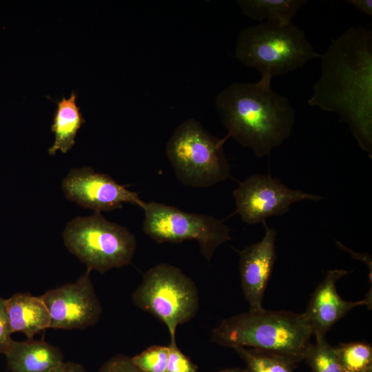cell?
Segmentation results:
<instances>
[{
  "instance_id": "obj_1",
  "label": "cell",
  "mask_w": 372,
  "mask_h": 372,
  "mask_svg": "<svg viewBox=\"0 0 372 372\" xmlns=\"http://www.w3.org/2000/svg\"><path fill=\"white\" fill-rule=\"evenodd\" d=\"M321 75L308 103L335 112L372 157V32L352 26L320 54Z\"/></svg>"
},
{
  "instance_id": "obj_2",
  "label": "cell",
  "mask_w": 372,
  "mask_h": 372,
  "mask_svg": "<svg viewBox=\"0 0 372 372\" xmlns=\"http://www.w3.org/2000/svg\"><path fill=\"white\" fill-rule=\"evenodd\" d=\"M271 78L256 83H233L216 96V108L227 136L258 157L269 154L291 134L295 110L271 87Z\"/></svg>"
},
{
  "instance_id": "obj_3",
  "label": "cell",
  "mask_w": 372,
  "mask_h": 372,
  "mask_svg": "<svg viewBox=\"0 0 372 372\" xmlns=\"http://www.w3.org/2000/svg\"><path fill=\"white\" fill-rule=\"evenodd\" d=\"M312 335L302 313L263 309L224 319L211 338L223 347L255 349L296 364L304 360Z\"/></svg>"
},
{
  "instance_id": "obj_4",
  "label": "cell",
  "mask_w": 372,
  "mask_h": 372,
  "mask_svg": "<svg viewBox=\"0 0 372 372\" xmlns=\"http://www.w3.org/2000/svg\"><path fill=\"white\" fill-rule=\"evenodd\" d=\"M304 30L292 22L265 21L240 32L235 56L262 76L282 75L319 58Z\"/></svg>"
},
{
  "instance_id": "obj_5",
  "label": "cell",
  "mask_w": 372,
  "mask_h": 372,
  "mask_svg": "<svg viewBox=\"0 0 372 372\" xmlns=\"http://www.w3.org/2000/svg\"><path fill=\"white\" fill-rule=\"evenodd\" d=\"M219 138L189 118L174 131L166 145V155L176 178L192 187H209L231 177L230 165Z\"/></svg>"
},
{
  "instance_id": "obj_6",
  "label": "cell",
  "mask_w": 372,
  "mask_h": 372,
  "mask_svg": "<svg viewBox=\"0 0 372 372\" xmlns=\"http://www.w3.org/2000/svg\"><path fill=\"white\" fill-rule=\"evenodd\" d=\"M63 239L68 249L86 265L87 271L101 273L130 264L136 247L132 233L98 211L72 219L63 230Z\"/></svg>"
},
{
  "instance_id": "obj_7",
  "label": "cell",
  "mask_w": 372,
  "mask_h": 372,
  "mask_svg": "<svg viewBox=\"0 0 372 372\" xmlns=\"http://www.w3.org/2000/svg\"><path fill=\"white\" fill-rule=\"evenodd\" d=\"M136 306L167 327L170 342H176L178 325L188 322L198 308V293L193 280L178 267L160 263L147 271L132 295Z\"/></svg>"
},
{
  "instance_id": "obj_8",
  "label": "cell",
  "mask_w": 372,
  "mask_h": 372,
  "mask_svg": "<svg viewBox=\"0 0 372 372\" xmlns=\"http://www.w3.org/2000/svg\"><path fill=\"white\" fill-rule=\"evenodd\" d=\"M143 231L158 243L194 240L202 255L209 261L216 249L231 239L230 229L215 217L183 211L155 201L144 202Z\"/></svg>"
},
{
  "instance_id": "obj_9",
  "label": "cell",
  "mask_w": 372,
  "mask_h": 372,
  "mask_svg": "<svg viewBox=\"0 0 372 372\" xmlns=\"http://www.w3.org/2000/svg\"><path fill=\"white\" fill-rule=\"evenodd\" d=\"M233 196L235 214L247 224L263 223L270 216H281L293 203L301 200L319 201L324 198L293 189L270 175L253 174L239 183Z\"/></svg>"
},
{
  "instance_id": "obj_10",
  "label": "cell",
  "mask_w": 372,
  "mask_h": 372,
  "mask_svg": "<svg viewBox=\"0 0 372 372\" xmlns=\"http://www.w3.org/2000/svg\"><path fill=\"white\" fill-rule=\"evenodd\" d=\"M61 186L68 200L94 211L120 209L123 203L140 207L144 204L137 193L90 167L72 169L63 179Z\"/></svg>"
},
{
  "instance_id": "obj_11",
  "label": "cell",
  "mask_w": 372,
  "mask_h": 372,
  "mask_svg": "<svg viewBox=\"0 0 372 372\" xmlns=\"http://www.w3.org/2000/svg\"><path fill=\"white\" fill-rule=\"evenodd\" d=\"M90 272L40 296L50 313V328L84 329L97 322L102 309Z\"/></svg>"
},
{
  "instance_id": "obj_12",
  "label": "cell",
  "mask_w": 372,
  "mask_h": 372,
  "mask_svg": "<svg viewBox=\"0 0 372 372\" xmlns=\"http://www.w3.org/2000/svg\"><path fill=\"white\" fill-rule=\"evenodd\" d=\"M265 232L261 240L239 252V271L245 300L251 311H261L262 299L276 259V230L263 223Z\"/></svg>"
},
{
  "instance_id": "obj_13",
  "label": "cell",
  "mask_w": 372,
  "mask_h": 372,
  "mask_svg": "<svg viewBox=\"0 0 372 372\" xmlns=\"http://www.w3.org/2000/svg\"><path fill=\"white\" fill-rule=\"evenodd\" d=\"M348 273L344 269L329 270L314 290L306 311L302 316L310 327L313 335L325 336L327 332L353 308L371 307V291L364 299L356 302L343 300L336 289V282Z\"/></svg>"
},
{
  "instance_id": "obj_14",
  "label": "cell",
  "mask_w": 372,
  "mask_h": 372,
  "mask_svg": "<svg viewBox=\"0 0 372 372\" xmlns=\"http://www.w3.org/2000/svg\"><path fill=\"white\" fill-rule=\"evenodd\" d=\"M10 372H53L63 362L61 351L43 340L13 342L5 354Z\"/></svg>"
},
{
  "instance_id": "obj_15",
  "label": "cell",
  "mask_w": 372,
  "mask_h": 372,
  "mask_svg": "<svg viewBox=\"0 0 372 372\" xmlns=\"http://www.w3.org/2000/svg\"><path fill=\"white\" fill-rule=\"evenodd\" d=\"M12 333L21 332L28 339L50 328V316L40 296L17 293L6 300Z\"/></svg>"
},
{
  "instance_id": "obj_16",
  "label": "cell",
  "mask_w": 372,
  "mask_h": 372,
  "mask_svg": "<svg viewBox=\"0 0 372 372\" xmlns=\"http://www.w3.org/2000/svg\"><path fill=\"white\" fill-rule=\"evenodd\" d=\"M76 93L72 92L69 98L62 97L57 101L51 130L54 134V141L48 149L53 156L58 151L65 154L75 144V138L85 121L76 104Z\"/></svg>"
},
{
  "instance_id": "obj_17",
  "label": "cell",
  "mask_w": 372,
  "mask_h": 372,
  "mask_svg": "<svg viewBox=\"0 0 372 372\" xmlns=\"http://www.w3.org/2000/svg\"><path fill=\"white\" fill-rule=\"evenodd\" d=\"M308 2L307 0H238L243 14L260 23L276 21L291 23L300 8Z\"/></svg>"
},
{
  "instance_id": "obj_18",
  "label": "cell",
  "mask_w": 372,
  "mask_h": 372,
  "mask_svg": "<svg viewBox=\"0 0 372 372\" xmlns=\"http://www.w3.org/2000/svg\"><path fill=\"white\" fill-rule=\"evenodd\" d=\"M341 372H372V347L364 342L340 343L334 347Z\"/></svg>"
},
{
  "instance_id": "obj_19",
  "label": "cell",
  "mask_w": 372,
  "mask_h": 372,
  "mask_svg": "<svg viewBox=\"0 0 372 372\" xmlns=\"http://www.w3.org/2000/svg\"><path fill=\"white\" fill-rule=\"evenodd\" d=\"M234 349L245 362L248 372H294L296 364L279 355L247 347Z\"/></svg>"
},
{
  "instance_id": "obj_20",
  "label": "cell",
  "mask_w": 372,
  "mask_h": 372,
  "mask_svg": "<svg viewBox=\"0 0 372 372\" xmlns=\"http://www.w3.org/2000/svg\"><path fill=\"white\" fill-rule=\"evenodd\" d=\"M303 360L311 372H341L335 348L328 343L325 336L316 337L315 343L310 344Z\"/></svg>"
},
{
  "instance_id": "obj_21",
  "label": "cell",
  "mask_w": 372,
  "mask_h": 372,
  "mask_svg": "<svg viewBox=\"0 0 372 372\" xmlns=\"http://www.w3.org/2000/svg\"><path fill=\"white\" fill-rule=\"evenodd\" d=\"M168 355V346L154 345L131 359L143 372H165Z\"/></svg>"
},
{
  "instance_id": "obj_22",
  "label": "cell",
  "mask_w": 372,
  "mask_h": 372,
  "mask_svg": "<svg viewBox=\"0 0 372 372\" xmlns=\"http://www.w3.org/2000/svg\"><path fill=\"white\" fill-rule=\"evenodd\" d=\"M169 355L165 372H198V367L178 347L176 342L169 344Z\"/></svg>"
},
{
  "instance_id": "obj_23",
  "label": "cell",
  "mask_w": 372,
  "mask_h": 372,
  "mask_svg": "<svg viewBox=\"0 0 372 372\" xmlns=\"http://www.w3.org/2000/svg\"><path fill=\"white\" fill-rule=\"evenodd\" d=\"M12 333L6 300L0 298V353L6 354L10 349Z\"/></svg>"
},
{
  "instance_id": "obj_24",
  "label": "cell",
  "mask_w": 372,
  "mask_h": 372,
  "mask_svg": "<svg viewBox=\"0 0 372 372\" xmlns=\"http://www.w3.org/2000/svg\"><path fill=\"white\" fill-rule=\"evenodd\" d=\"M98 372H143L131 358L118 354L105 362Z\"/></svg>"
},
{
  "instance_id": "obj_25",
  "label": "cell",
  "mask_w": 372,
  "mask_h": 372,
  "mask_svg": "<svg viewBox=\"0 0 372 372\" xmlns=\"http://www.w3.org/2000/svg\"><path fill=\"white\" fill-rule=\"evenodd\" d=\"M347 3L352 6L355 9L368 16H372L371 0H347Z\"/></svg>"
},
{
  "instance_id": "obj_26",
  "label": "cell",
  "mask_w": 372,
  "mask_h": 372,
  "mask_svg": "<svg viewBox=\"0 0 372 372\" xmlns=\"http://www.w3.org/2000/svg\"><path fill=\"white\" fill-rule=\"evenodd\" d=\"M53 372H87L83 366L71 362L61 363Z\"/></svg>"
},
{
  "instance_id": "obj_27",
  "label": "cell",
  "mask_w": 372,
  "mask_h": 372,
  "mask_svg": "<svg viewBox=\"0 0 372 372\" xmlns=\"http://www.w3.org/2000/svg\"><path fill=\"white\" fill-rule=\"evenodd\" d=\"M335 242L340 247L345 249L346 251H348L351 255L352 258L359 259L366 263L367 266L370 268V273L371 274V258L369 254H358L346 248L341 242L338 241H335Z\"/></svg>"
},
{
  "instance_id": "obj_28",
  "label": "cell",
  "mask_w": 372,
  "mask_h": 372,
  "mask_svg": "<svg viewBox=\"0 0 372 372\" xmlns=\"http://www.w3.org/2000/svg\"><path fill=\"white\" fill-rule=\"evenodd\" d=\"M218 372H248L246 369H240V368H230V369H225L221 371H219Z\"/></svg>"
}]
</instances>
